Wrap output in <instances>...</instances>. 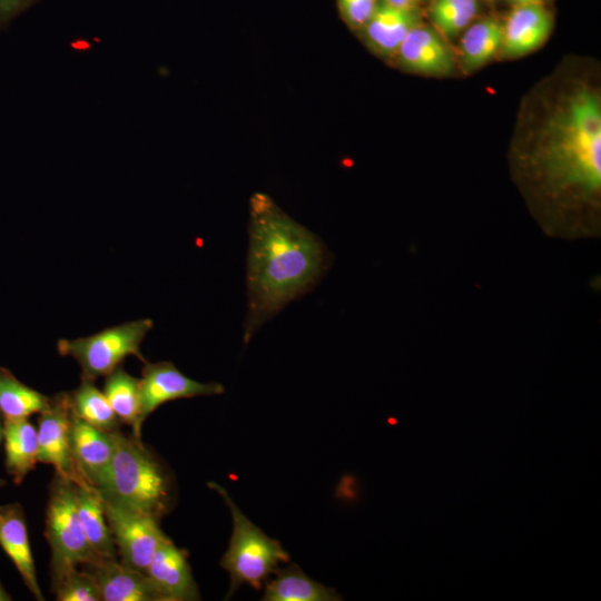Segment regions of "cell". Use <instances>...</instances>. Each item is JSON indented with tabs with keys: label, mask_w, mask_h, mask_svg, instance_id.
Returning a JSON list of instances; mask_svg holds the SVG:
<instances>
[{
	"label": "cell",
	"mask_w": 601,
	"mask_h": 601,
	"mask_svg": "<svg viewBox=\"0 0 601 601\" xmlns=\"http://www.w3.org/2000/svg\"><path fill=\"white\" fill-rule=\"evenodd\" d=\"M526 121L515 168L544 229L579 237L599 229L601 96L573 79L549 92Z\"/></svg>",
	"instance_id": "6da1fadb"
},
{
	"label": "cell",
	"mask_w": 601,
	"mask_h": 601,
	"mask_svg": "<svg viewBox=\"0 0 601 601\" xmlns=\"http://www.w3.org/2000/svg\"><path fill=\"white\" fill-rule=\"evenodd\" d=\"M244 341L318 282L327 266L322 240L288 217L268 196L250 200Z\"/></svg>",
	"instance_id": "7a4b0ae2"
},
{
	"label": "cell",
	"mask_w": 601,
	"mask_h": 601,
	"mask_svg": "<svg viewBox=\"0 0 601 601\" xmlns=\"http://www.w3.org/2000/svg\"><path fill=\"white\" fill-rule=\"evenodd\" d=\"M112 459L93 487L105 501L160 520L173 501L169 473L140 439L119 430L112 432Z\"/></svg>",
	"instance_id": "3957f363"
},
{
	"label": "cell",
	"mask_w": 601,
	"mask_h": 601,
	"mask_svg": "<svg viewBox=\"0 0 601 601\" xmlns=\"http://www.w3.org/2000/svg\"><path fill=\"white\" fill-rule=\"evenodd\" d=\"M208 486L226 502L233 519V532L228 549L220 560V566L230 577L231 597L243 584L260 589L279 568L289 561V555L280 543L265 534L235 504L226 490L215 482Z\"/></svg>",
	"instance_id": "277c9868"
},
{
	"label": "cell",
	"mask_w": 601,
	"mask_h": 601,
	"mask_svg": "<svg viewBox=\"0 0 601 601\" xmlns=\"http://www.w3.org/2000/svg\"><path fill=\"white\" fill-rule=\"evenodd\" d=\"M45 534L51 550V584L78 564H90L102 559L90 545L80 524L75 482L57 474L49 489Z\"/></svg>",
	"instance_id": "5b68a950"
},
{
	"label": "cell",
	"mask_w": 601,
	"mask_h": 601,
	"mask_svg": "<svg viewBox=\"0 0 601 601\" xmlns=\"http://www.w3.org/2000/svg\"><path fill=\"white\" fill-rule=\"evenodd\" d=\"M152 326L150 318L126 322L89 336L61 338L57 343V351L79 364L81 378L95 382L110 374L128 356H136L145 363L140 346Z\"/></svg>",
	"instance_id": "8992f818"
},
{
	"label": "cell",
	"mask_w": 601,
	"mask_h": 601,
	"mask_svg": "<svg viewBox=\"0 0 601 601\" xmlns=\"http://www.w3.org/2000/svg\"><path fill=\"white\" fill-rule=\"evenodd\" d=\"M102 503L119 561L146 574L158 545L167 538L159 519L105 500Z\"/></svg>",
	"instance_id": "52a82bcc"
},
{
	"label": "cell",
	"mask_w": 601,
	"mask_h": 601,
	"mask_svg": "<svg viewBox=\"0 0 601 601\" xmlns=\"http://www.w3.org/2000/svg\"><path fill=\"white\" fill-rule=\"evenodd\" d=\"M71 418L69 393L61 392L52 396L48 407L38 416V462L52 465L57 475L75 483L86 482L79 475L71 456Z\"/></svg>",
	"instance_id": "ba28073f"
},
{
	"label": "cell",
	"mask_w": 601,
	"mask_h": 601,
	"mask_svg": "<svg viewBox=\"0 0 601 601\" xmlns=\"http://www.w3.org/2000/svg\"><path fill=\"white\" fill-rule=\"evenodd\" d=\"M224 393L216 382L201 383L183 374L171 362H145L139 378L140 415L145 420L160 405L180 398Z\"/></svg>",
	"instance_id": "9c48e42d"
},
{
	"label": "cell",
	"mask_w": 601,
	"mask_h": 601,
	"mask_svg": "<svg viewBox=\"0 0 601 601\" xmlns=\"http://www.w3.org/2000/svg\"><path fill=\"white\" fill-rule=\"evenodd\" d=\"M96 581L100 601H164L147 574L131 569L118 558L83 564Z\"/></svg>",
	"instance_id": "30bf717a"
},
{
	"label": "cell",
	"mask_w": 601,
	"mask_h": 601,
	"mask_svg": "<svg viewBox=\"0 0 601 601\" xmlns=\"http://www.w3.org/2000/svg\"><path fill=\"white\" fill-rule=\"evenodd\" d=\"M146 574L156 585L164 601L200 599L187 553L167 536L158 545Z\"/></svg>",
	"instance_id": "8fae6325"
},
{
	"label": "cell",
	"mask_w": 601,
	"mask_h": 601,
	"mask_svg": "<svg viewBox=\"0 0 601 601\" xmlns=\"http://www.w3.org/2000/svg\"><path fill=\"white\" fill-rule=\"evenodd\" d=\"M552 16L541 3L515 6L502 23L501 50L506 57H521L538 49L549 38Z\"/></svg>",
	"instance_id": "7c38bea8"
},
{
	"label": "cell",
	"mask_w": 601,
	"mask_h": 601,
	"mask_svg": "<svg viewBox=\"0 0 601 601\" xmlns=\"http://www.w3.org/2000/svg\"><path fill=\"white\" fill-rule=\"evenodd\" d=\"M70 451L79 475L95 486L107 471L115 451L112 432H105L72 415Z\"/></svg>",
	"instance_id": "4fadbf2b"
},
{
	"label": "cell",
	"mask_w": 601,
	"mask_h": 601,
	"mask_svg": "<svg viewBox=\"0 0 601 601\" xmlns=\"http://www.w3.org/2000/svg\"><path fill=\"white\" fill-rule=\"evenodd\" d=\"M405 69L424 75H449L454 68L453 55L434 29L417 24L405 37L397 52Z\"/></svg>",
	"instance_id": "5bb4252c"
},
{
	"label": "cell",
	"mask_w": 601,
	"mask_h": 601,
	"mask_svg": "<svg viewBox=\"0 0 601 601\" xmlns=\"http://www.w3.org/2000/svg\"><path fill=\"white\" fill-rule=\"evenodd\" d=\"M418 23L420 13L414 6L397 7L382 0L361 30L372 50L383 57H394L407 33Z\"/></svg>",
	"instance_id": "9a60e30c"
},
{
	"label": "cell",
	"mask_w": 601,
	"mask_h": 601,
	"mask_svg": "<svg viewBox=\"0 0 601 601\" xmlns=\"http://www.w3.org/2000/svg\"><path fill=\"white\" fill-rule=\"evenodd\" d=\"M0 546L14 564L31 594L42 601L23 509L17 502L0 505Z\"/></svg>",
	"instance_id": "2e32d148"
},
{
	"label": "cell",
	"mask_w": 601,
	"mask_h": 601,
	"mask_svg": "<svg viewBox=\"0 0 601 601\" xmlns=\"http://www.w3.org/2000/svg\"><path fill=\"white\" fill-rule=\"evenodd\" d=\"M75 501L80 524L95 552L105 559L118 558L97 490L87 482L75 483Z\"/></svg>",
	"instance_id": "e0dca14e"
},
{
	"label": "cell",
	"mask_w": 601,
	"mask_h": 601,
	"mask_svg": "<svg viewBox=\"0 0 601 601\" xmlns=\"http://www.w3.org/2000/svg\"><path fill=\"white\" fill-rule=\"evenodd\" d=\"M4 466L16 484H21L38 463L37 427L28 418H3Z\"/></svg>",
	"instance_id": "ac0fdd59"
},
{
	"label": "cell",
	"mask_w": 601,
	"mask_h": 601,
	"mask_svg": "<svg viewBox=\"0 0 601 601\" xmlns=\"http://www.w3.org/2000/svg\"><path fill=\"white\" fill-rule=\"evenodd\" d=\"M267 580L262 600L265 601H336L338 593L308 578L296 564L278 569Z\"/></svg>",
	"instance_id": "d6986e66"
},
{
	"label": "cell",
	"mask_w": 601,
	"mask_h": 601,
	"mask_svg": "<svg viewBox=\"0 0 601 601\" xmlns=\"http://www.w3.org/2000/svg\"><path fill=\"white\" fill-rule=\"evenodd\" d=\"M102 392L121 424L129 425L132 435L140 439L144 421L140 415L139 378L118 366L106 376Z\"/></svg>",
	"instance_id": "ffe728a7"
},
{
	"label": "cell",
	"mask_w": 601,
	"mask_h": 601,
	"mask_svg": "<svg viewBox=\"0 0 601 601\" xmlns=\"http://www.w3.org/2000/svg\"><path fill=\"white\" fill-rule=\"evenodd\" d=\"M502 45V23L487 17L471 24L460 41V53L464 67L474 70L489 62Z\"/></svg>",
	"instance_id": "44dd1931"
},
{
	"label": "cell",
	"mask_w": 601,
	"mask_h": 601,
	"mask_svg": "<svg viewBox=\"0 0 601 601\" xmlns=\"http://www.w3.org/2000/svg\"><path fill=\"white\" fill-rule=\"evenodd\" d=\"M51 397L27 386L10 371L0 367V412L3 418L20 420L39 414Z\"/></svg>",
	"instance_id": "7402d4cb"
},
{
	"label": "cell",
	"mask_w": 601,
	"mask_h": 601,
	"mask_svg": "<svg viewBox=\"0 0 601 601\" xmlns=\"http://www.w3.org/2000/svg\"><path fill=\"white\" fill-rule=\"evenodd\" d=\"M69 398L73 416L105 432L119 430L121 422L93 381L81 378L80 385L69 393Z\"/></svg>",
	"instance_id": "603a6c76"
},
{
	"label": "cell",
	"mask_w": 601,
	"mask_h": 601,
	"mask_svg": "<svg viewBox=\"0 0 601 601\" xmlns=\"http://www.w3.org/2000/svg\"><path fill=\"white\" fill-rule=\"evenodd\" d=\"M477 8V0H435L430 14L437 32L450 38L470 24Z\"/></svg>",
	"instance_id": "cb8c5ba5"
},
{
	"label": "cell",
	"mask_w": 601,
	"mask_h": 601,
	"mask_svg": "<svg viewBox=\"0 0 601 601\" xmlns=\"http://www.w3.org/2000/svg\"><path fill=\"white\" fill-rule=\"evenodd\" d=\"M51 587L58 601H100L96 581L85 569L67 570Z\"/></svg>",
	"instance_id": "d4e9b609"
},
{
	"label": "cell",
	"mask_w": 601,
	"mask_h": 601,
	"mask_svg": "<svg viewBox=\"0 0 601 601\" xmlns=\"http://www.w3.org/2000/svg\"><path fill=\"white\" fill-rule=\"evenodd\" d=\"M378 0H337L344 21L353 29L361 30L372 17Z\"/></svg>",
	"instance_id": "484cf974"
},
{
	"label": "cell",
	"mask_w": 601,
	"mask_h": 601,
	"mask_svg": "<svg viewBox=\"0 0 601 601\" xmlns=\"http://www.w3.org/2000/svg\"><path fill=\"white\" fill-rule=\"evenodd\" d=\"M40 0H0V29L7 28L12 20Z\"/></svg>",
	"instance_id": "4316f807"
},
{
	"label": "cell",
	"mask_w": 601,
	"mask_h": 601,
	"mask_svg": "<svg viewBox=\"0 0 601 601\" xmlns=\"http://www.w3.org/2000/svg\"><path fill=\"white\" fill-rule=\"evenodd\" d=\"M384 1L390 4L397 6V7H411V6H414V3L417 0H384Z\"/></svg>",
	"instance_id": "83f0119b"
},
{
	"label": "cell",
	"mask_w": 601,
	"mask_h": 601,
	"mask_svg": "<svg viewBox=\"0 0 601 601\" xmlns=\"http://www.w3.org/2000/svg\"><path fill=\"white\" fill-rule=\"evenodd\" d=\"M11 595L6 591L1 581H0V601H11Z\"/></svg>",
	"instance_id": "f1b7e54d"
},
{
	"label": "cell",
	"mask_w": 601,
	"mask_h": 601,
	"mask_svg": "<svg viewBox=\"0 0 601 601\" xmlns=\"http://www.w3.org/2000/svg\"><path fill=\"white\" fill-rule=\"evenodd\" d=\"M515 6L520 4H530V3H541L542 0H510Z\"/></svg>",
	"instance_id": "f546056e"
},
{
	"label": "cell",
	"mask_w": 601,
	"mask_h": 601,
	"mask_svg": "<svg viewBox=\"0 0 601 601\" xmlns=\"http://www.w3.org/2000/svg\"><path fill=\"white\" fill-rule=\"evenodd\" d=\"M2 427H3V416H2V414L0 412V445H1V442L3 440Z\"/></svg>",
	"instance_id": "4dcf8cb0"
},
{
	"label": "cell",
	"mask_w": 601,
	"mask_h": 601,
	"mask_svg": "<svg viewBox=\"0 0 601 601\" xmlns=\"http://www.w3.org/2000/svg\"><path fill=\"white\" fill-rule=\"evenodd\" d=\"M3 485H6V481L0 479V487L3 486Z\"/></svg>",
	"instance_id": "1f68e13d"
}]
</instances>
